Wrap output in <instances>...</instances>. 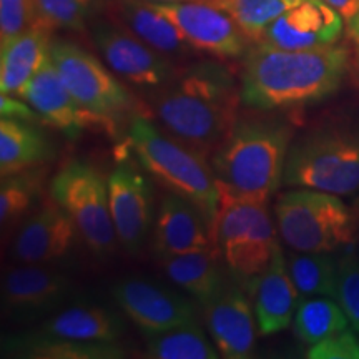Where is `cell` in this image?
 <instances>
[{
  "mask_svg": "<svg viewBox=\"0 0 359 359\" xmlns=\"http://www.w3.org/2000/svg\"><path fill=\"white\" fill-rule=\"evenodd\" d=\"M147 98L155 122L203 156L213 155L235 127L241 103L231 70L215 62L177 72Z\"/></svg>",
  "mask_w": 359,
  "mask_h": 359,
  "instance_id": "obj_1",
  "label": "cell"
},
{
  "mask_svg": "<svg viewBox=\"0 0 359 359\" xmlns=\"http://www.w3.org/2000/svg\"><path fill=\"white\" fill-rule=\"evenodd\" d=\"M348 67L349 50L341 45L281 50L255 43L245 53L241 103L259 111L313 105L338 92Z\"/></svg>",
  "mask_w": 359,
  "mask_h": 359,
  "instance_id": "obj_2",
  "label": "cell"
},
{
  "mask_svg": "<svg viewBox=\"0 0 359 359\" xmlns=\"http://www.w3.org/2000/svg\"><path fill=\"white\" fill-rule=\"evenodd\" d=\"M290 147L288 123L269 116L238 118L212 155L219 201H268L283 185Z\"/></svg>",
  "mask_w": 359,
  "mask_h": 359,
  "instance_id": "obj_3",
  "label": "cell"
},
{
  "mask_svg": "<svg viewBox=\"0 0 359 359\" xmlns=\"http://www.w3.org/2000/svg\"><path fill=\"white\" fill-rule=\"evenodd\" d=\"M128 147L138 165L170 193L190 200L217 223L219 188L212 163L156 122L143 115L133 116L128 127Z\"/></svg>",
  "mask_w": 359,
  "mask_h": 359,
  "instance_id": "obj_4",
  "label": "cell"
},
{
  "mask_svg": "<svg viewBox=\"0 0 359 359\" xmlns=\"http://www.w3.org/2000/svg\"><path fill=\"white\" fill-rule=\"evenodd\" d=\"M278 233L268 201H219L215 243L226 271L248 293L280 248Z\"/></svg>",
  "mask_w": 359,
  "mask_h": 359,
  "instance_id": "obj_5",
  "label": "cell"
},
{
  "mask_svg": "<svg viewBox=\"0 0 359 359\" xmlns=\"http://www.w3.org/2000/svg\"><path fill=\"white\" fill-rule=\"evenodd\" d=\"M275 218L281 240L304 253H331L356 235L353 215L339 196L311 188L278 196Z\"/></svg>",
  "mask_w": 359,
  "mask_h": 359,
  "instance_id": "obj_6",
  "label": "cell"
},
{
  "mask_svg": "<svg viewBox=\"0 0 359 359\" xmlns=\"http://www.w3.org/2000/svg\"><path fill=\"white\" fill-rule=\"evenodd\" d=\"M283 185L333 195L359 190V135L320 130L290 147Z\"/></svg>",
  "mask_w": 359,
  "mask_h": 359,
  "instance_id": "obj_7",
  "label": "cell"
},
{
  "mask_svg": "<svg viewBox=\"0 0 359 359\" xmlns=\"http://www.w3.org/2000/svg\"><path fill=\"white\" fill-rule=\"evenodd\" d=\"M50 196L69 215L80 240L98 258L115 253L118 238L111 222L109 183L87 161L72 160L50 182Z\"/></svg>",
  "mask_w": 359,
  "mask_h": 359,
  "instance_id": "obj_8",
  "label": "cell"
},
{
  "mask_svg": "<svg viewBox=\"0 0 359 359\" xmlns=\"http://www.w3.org/2000/svg\"><path fill=\"white\" fill-rule=\"evenodd\" d=\"M50 58L62 80L80 105L115 128L128 115L135 98L98 58L65 39H52Z\"/></svg>",
  "mask_w": 359,
  "mask_h": 359,
  "instance_id": "obj_9",
  "label": "cell"
},
{
  "mask_svg": "<svg viewBox=\"0 0 359 359\" xmlns=\"http://www.w3.org/2000/svg\"><path fill=\"white\" fill-rule=\"evenodd\" d=\"M90 37L107 67L135 88L151 93L177 75L178 70L170 58L154 50L122 24L98 20L90 27Z\"/></svg>",
  "mask_w": 359,
  "mask_h": 359,
  "instance_id": "obj_10",
  "label": "cell"
},
{
  "mask_svg": "<svg viewBox=\"0 0 359 359\" xmlns=\"http://www.w3.org/2000/svg\"><path fill=\"white\" fill-rule=\"evenodd\" d=\"M74 293L72 278L52 264L17 263L2 276V309L17 323L57 311Z\"/></svg>",
  "mask_w": 359,
  "mask_h": 359,
  "instance_id": "obj_11",
  "label": "cell"
},
{
  "mask_svg": "<svg viewBox=\"0 0 359 359\" xmlns=\"http://www.w3.org/2000/svg\"><path fill=\"white\" fill-rule=\"evenodd\" d=\"M148 175L130 156L115 165L107 177L110 215L118 245L130 255H138L145 246L154 219V190Z\"/></svg>",
  "mask_w": 359,
  "mask_h": 359,
  "instance_id": "obj_12",
  "label": "cell"
},
{
  "mask_svg": "<svg viewBox=\"0 0 359 359\" xmlns=\"http://www.w3.org/2000/svg\"><path fill=\"white\" fill-rule=\"evenodd\" d=\"M178 27L195 50L219 58L245 57L251 40L226 12L208 0L150 2Z\"/></svg>",
  "mask_w": 359,
  "mask_h": 359,
  "instance_id": "obj_13",
  "label": "cell"
},
{
  "mask_svg": "<svg viewBox=\"0 0 359 359\" xmlns=\"http://www.w3.org/2000/svg\"><path fill=\"white\" fill-rule=\"evenodd\" d=\"M111 296L130 321L147 336L198 323L196 306L190 299L155 281L125 278L115 283Z\"/></svg>",
  "mask_w": 359,
  "mask_h": 359,
  "instance_id": "obj_14",
  "label": "cell"
},
{
  "mask_svg": "<svg viewBox=\"0 0 359 359\" xmlns=\"http://www.w3.org/2000/svg\"><path fill=\"white\" fill-rule=\"evenodd\" d=\"M343 17L323 0H304L266 27L257 43L281 50H311L336 45L344 29Z\"/></svg>",
  "mask_w": 359,
  "mask_h": 359,
  "instance_id": "obj_15",
  "label": "cell"
},
{
  "mask_svg": "<svg viewBox=\"0 0 359 359\" xmlns=\"http://www.w3.org/2000/svg\"><path fill=\"white\" fill-rule=\"evenodd\" d=\"M79 240L80 235L74 222L52 200L19 224L13 236L12 258L17 263L52 264L69 257Z\"/></svg>",
  "mask_w": 359,
  "mask_h": 359,
  "instance_id": "obj_16",
  "label": "cell"
},
{
  "mask_svg": "<svg viewBox=\"0 0 359 359\" xmlns=\"http://www.w3.org/2000/svg\"><path fill=\"white\" fill-rule=\"evenodd\" d=\"M205 318L210 338L222 358H251L257 346L258 323L253 303L243 286L228 283L212 303L206 304Z\"/></svg>",
  "mask_w": 359,
  "mask_h": 359,
  "instance_id": "obj_17",
  "label": "cell"
},
{
  "mask_svg": "<svg viewBox=\"0 0 359 359\" xmlns=\"http://www.w3.org/2000/svg\"><path fill=\"white\" fill-rule=\"evenodd\" d=\"M19 98L29 103L45 123L64 130L69 135H77L80 130L92 127L109 132L115 130L109 122L90 114L75 100L58 74L57 67L53 65L50 55L27 82Z\"/></svg>",
  "mask_w": 359,
  "mask_h": 359,
  "instance_id": "obj_18",
  "label": "cell"
},
{
  "mask_svg": "<svg viewBox=\"0 0 359 359\" xmlns=\"http://www.w3.org/2000/svg\"><path fill=\"white\" fill-rule=\"evenodd\" d=\"M154 246L161 259L190 251L217 248L213 224L190 200L168 191L161 200L155 218Z\"/></svg>",
  "mask_w": 359,
  "mask_h": 359,
  "instance_id": "obj_19",
  "label": "cell"
},
{
  "mask_svg": "<svg viewBox=\"0 0 359 359\" xmlns=\"http://www.w3.org/2000/svg\"><path fill=\"white\" fill-rule=\"evenodd\" d=\"M250 293L253 294L259 334H276L293 323L302 296L291 280L281 246L275 251L263 275L255 281Z\"/></svg>",
  "mask_w": 359,
  "mask_h": 359,
  "instance_id": "obj_20",
  "label": "cell"
},
{
  "mask_svg": "<svg viewBox=\"0 0 359 359\" xmlns=\"http://www.w3.org/2000/svg\"><path fill=\"white\" fill-rule=\"evenodd\" d=\"M52 32L42 24L0 42V92L19 97L48 55Z\"/></svg>",
  "mask_w": 359,
  "mask_h": 359,
  "instance_id": "obj_21",
  "label": "cell"
},
{
  "mask_svg": "<svg viewBox=\"0 0 359 359\" xmlns=\"http://www.w3.org/2000/svg\"><path fill=\"white\" fill-rule=\"evenodd\" d=\"M115 7L120 24L172 62L190 57L195 52L178 27L151 7L148 0H120Z\"/></svg>",
  "mask_w": 359,
  "mask_h": 359,
  "instance_id": "obj_22",
  "label": "cell"
},
{
  "mask_svg": "<svg viewBox=\"0 0 359 359\" xmlns=\"http://www.w3.org/2000/svg\"><path fill=\"white\" fill-rule=\"evenodd\" d=\"M123 331V320L109 308L97 304H75L43 321L39 333L93 343H118Z\"/></svg>",
  "mask_w": 359,
  "mask_h": 359,
  "instance_id": "obj_23",
  "label": "cell"
},
{
  "mask_svg": "<svg viewBox=\"0 0 359 359\" xmlns=\"http://www.w3.org/2000/svg\"><path fill=\"white\" fill-rule=\"evenodd\" d=\"M170 281L187 291L201 306H206L228 285L222 271V257L217 248L190 251L161 259Z\"/></svg>",
  "mask_w": 359,
  "mask_h": 359,
  "instance_id": "obj_24",
  "label": "cell"
},
{
  "mask_svg": "<svg viewBox=\"0 0 359 359\" xmlns=\"http://www.w3.org/2000/svg\"><path fill=\"white\" fill-rule=\"evenodd\" d=\"M53 156H55V148L42 128L25 120H0V175L2 177L42 167Z\"/></svg>",
  "mask_w": 359,
  "mask_h": 359,
  "instance_id": "obj_25",
  "label": "cell"
},
{
  "mask_svg": "<svg viewBox=\"0 0 359 359\" xmlns=\"http://www.w3.org/2000/svg\"><path fill=\"white\" fill-rule=\"evenodd\" d=\"M4 356L30 359H120L125 349L118 343H93L34 333L4 341Z\"/></svg>",
  "mask_w": 359,
  "mask_h": 359,
  "instance_id": "obj_26",
  "label": "cell"
},
{
  "mask_svg": "<svg viewBox=\"0 0 359 359\" xmlns=\"http://www.w3.org/2000/svg\"><path fill=\"white\" fill-rule=\"evenodd\" d=\"M47 170L35 167L2 177L0 182V224L2 231H11L24 222L43 191Z\"/></svg>",
  "mask_w": 359,
  "mask_h": 359,
  "instance_id": "obj_27",
  "label": "cell"
},
{
  "mask_svg": "<svg viewBox=\"0 0 359 359\" xmlns=\"http://www.w3.org/2000/svg\"><path fill=\"white\" fill-rule=\"evenodd\" d=\"M349 320L338 299L330 296L303 298L294 313L293 330L302 343L313 346L339 331L346 330Z\"/></svg>",
  "mask_w": 359,
  "mask_h": 359,
  "instance_id": "obj_28",
  "label": "cell"
},
{
  "mask_svg": "<svg viewBox=\"0 0 359 359\" xmlns=\"http://www.w3.org/2000/svg\"><path fill=\"white\" fill-rule=\"evenodd\" d=\"M286 266L302 298L309 296H338V262L330 253L291 251Z\"/></svg>",
  "mask_w": 359,
  "mask_h": 359,
  "instance_id": "obj_29",
  "label": "cell"
},
{
  "mask_svg": "<svg viewBox=\"0 0 359 359\" xmlns=\"http://www.w3.org/2000/svg\"><path fill=\"white\" fill-rule=\"evenodd\" d=\"M147 356L154 359H218L222 354L203 327L193 323L148 336Z\"/></svg>",
  "mask_w": 359,
  "mask_h": 359,
  "instance_id": "obj_30",
  "label": "cell"
},
{
  "mask_svg": "<svg viewBox=\"0 0 359 359\" xmlns=\"http://www.w3.org/2000/svg\"><path fill=\"white\" fill-rule=\"evenodd\" d=\"M236 22L251 42L257 43L266 27L304 0H208Z\"/></svg>",
  "mask_w": 359,
  "mask_h": 359,
  "instance_id": "obj_31",
  "label": "cell"
},
{
  "mask_svg": "<svg viewBox=\"0 0 359 359\" xmlns=\"http://www.w3.org/2000/svg\"><path fill=\"white\" fill-rule=\"evenodd\" d=\"M40 24L50 30L83 32L98 8V0H37Z\"/></svg>",
  "mask_w": 359,
  "mask_h": 359,
  "instance_id": "obj_32",
  "label": "cell"
},
{
  "mask_svg": "<svg viewBox=\"0 0 359 359\" xmlns=\"http://www.w3.org/2000/svg\"><path fill=\"white\" fill-rule=\"evenodd\" d=\"M349 325L359 333V255L346 251L338 259V296Z\"/></svg>",
  "mask_w": 359,
  "mask_h": 359,
  "instance_id": "obj_33",
  "label": "cell"
},
{
  "mask_svg": "<svg viewBox=\"0 0 359 359\" xmlns=\"http://www.w3.org/2000/svg\"><path fill=\"white\" fill-rule=\"evenodd\" d=\"M40 24L37 0H0V42Z\"/></svg>",
  "mask_w": 359,
  "mask_h": 359,
  "instance_id": "obj_34",
  "label": "cell"
},
{
  "mask_svg": "<svg viewBox=\"0 0 359 359\" xmlns=\"http://www.w3.org/2000/svg\"><path fill=\"white\" fill-rule=\"evenodd\" d=\"M306 356L311 359H359V341L346 327L309 346Z\"/></svg>",
  "mask_w": 359,
  "mask_h": 359,
  "instance_id": "obj_35",
  "label": "cell"
},
{
  "mask_svg": "<svg viewBox=\"0 0 359 359\" xmlns=\"http://www.w3.org/2000/svg\"><path fill=\"white\" fill-rule=\"evenodd\" d=\"M0 114H2V118H17L32 123L42 120L25 100H19V97L6 95V93H2V97H0Z\"/></svg>",
  "mask_w": 359,
  "mask_h": 359,
  "instance_id": "obj_36",
  "label": "cell"
},
{
  "mask_svg": "<svg viewBox=\"0 0 359 359\" xmlns=\"http://www.w3.org/2000/svg\"><path fill=\"white\" fill-rule=\"evenodd\" d=\"M323 2H326L330 7H333L334 11L343 17L346 24L356 15L359 8V0H323Z\"/></svg>",
  "mask_w": 359,
  "mask_h": 359,
  "instance_id": "obj_37",
  "label": "cell"
},
{
  "mask_svg": "<svg viewBox=\"0 0 359 359\" xmlns=\"http://www.w3.org/2000/svg\"><path fill=\"white\" fill-rule=\"evenodd\" d=\"M346 29H348L349 37H351L354 42L359 43V8H358L356 15H354L353 19L346 24Z\"/></svg>",
  "mask_w": 359,
  "mask_h": 359,
  "instance_id": "obj_38",
  "label": "cell"
},
{
  "mask_svg": "<svg viewBox=\"0 0 359 359\" xmlns=\"http://www.w3.org/2000/svg\"><path fill=\"white\" fill-rule=\"evenodd\" d=\"M148 2H182V0H148Z\"/></svg>",
  "mask_w": 359,
  "mask_h": 359,
  "instance_id": "obj_39",
  "label": "cell"
},
{
  "mask_svg": "<svg viewBox=\"0 0 359 359\" xmlns=\"http://www.w3.org/2000/svg\"><path fill=\"white\" fill-rule=\"evenodd\" d=\"M358 255H359V230H358Z\"/></svg>",
  "mask_w": 359,
  "mask_h": 359,
  "instance_id": "obj_40",
  "label": "cell"
}]
</instances>
